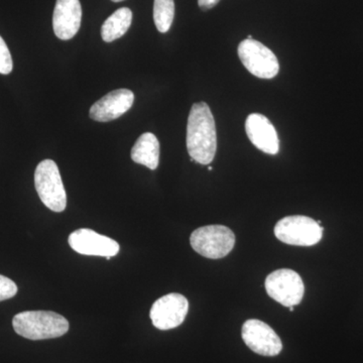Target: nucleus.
Instances as JSON below:
<instances>
[{"mask_svg": "<svg viewBox=\"0 0 363 363\" xmlns=\"http://www.w3.org/2000/svg\"><path fill=\"white\" fill-rule=\"evenodd\" d=\"M187 150L192 161L201 164H209L216 155V124L205 102L193 104L189 114Z\"/></svg>", "mask_w": 363, "mask_h": 363, "instance_id": "obj_1", "label": "nucleus"}, {"mask_svg": "<svg viewBox=\"0 0 363 363\" xmlns=\"http://www.w3.org/2000/svg\"><path fill=\"white\" fill-rule=\"evenodd\" d=\"M13 326L18 335L30 340H45L65 335L69 322L58 313L26 311L13 317Z\"/></svg>", "mask_w": 363, "mask_h": 363, "instance_id": "obj_2", "label": "nucleus"}, {"mask_svg": "<svg viewBox=\"0 0 363 363\" xmlns=\"http://www.w3.org/2000/svg\"><path fill=\"white\" fill-rule=\"evenodd\" d=\"M35 187L45 207L54 212H63L66 209V191L56 162L45 160L38 164Z\"/></svg>", "mask_w": 363, "mask_h": 363, "instance_id": "obj_3", "label": "nucleus"}, {"mask_svg": "<svg viewBox=\"0 0 363 363\" xmlns=\"http://www.w3.org/2000/svg\"><path fill=\"white\" fill-rule=\"evenodd\" d=\"M191 247L207 259H219L230 253L235 245V235L228 227L208 225L191 234Z\"/></svg>", "mask_w": 363, "mask_h": 363, "instance_id": "obj_4", "label": "nucleus"}, {"mask_svg": "<svg viewBox=\"0 0 363 363\" xmlns=\"http://www.w3.org/2000/svg\"><path fill=\"white\" fill-rule=\"evenodd\" d=\"M324 228L307 216H288L274 226V235L281 242L297 247H312L323 236Z\"/></svg>", "mask_w": 363, "mask_h": 363, "instance_id": "obj_5", "label": "nucleus"}, {"mask_svg": "<svg viewBox=\"0 0 363 363\" xmlns=\"http://www.w3.org/2000/svg\"><path fill=\"white\" fill-rule=\"evenodd\" d=\"M238 56L248 72L260 79L278 75L279 65L276 55L259 40H245L238 45Z\"/></svg>", "mask_w": 363, "mask_h": 363, "instance_id": "obj_6", "label": "nucleus"}, {"mask_svg": "<svg viewBox=\"0 0 363 363\" xmlns=\"http://www.w3.org/2000/svg\"><path fill=\"white\" fill-rule=\"evenodd\" d=\"M267 295L286 307L300 304L304 297L305 286L297 272L289 269L272 272L266 279Z\"/></svg>", "mask_w": 363, "mask_h": 363, "instance_id": "obj_7", "label": "nucleus"}, {"mask_svg": "<svg viewBox=\"0 0 363 363\" xmlns=\"http://www.w3.org/2000/svg\"><path fill=\"white\" fill-rule=\"evenodd\" d=\"M189 302L181 294L172 293L157 298L150 309L152 324L160 330H171L185 321Z\"/></svg>", "mask_w": 363, "mask_h": 363, "instance_id": "obj_8", "label": "nucleus"}, {"mask_svg": "<svg viewBox=\"0 0 363 363\" xmlns=\"http://www.w3.org/2000/svg\"><path fill=\"white\" fill-rule=\"evenodd\" d=\"M241 336L250 350L262 357H277L283 350V343L278 334L259 320H247L243 324Z\"/></svg>", "mask_w": 363, "mask_h": 363, "instance_id": "obj_9", "label": "nucleus"}, {"mask_svg": "<svg viewBox=\"0 0 363 363\" xmlns=\"http://www.w3.org/2000/svg\"><path fill=\"white\" fill-rule=\"evenodd\" d=\"M68 241L72 250L83 255L113 257L121 250L116 240L88 228L74 231L69 236Z\"/></svg>", "mask_w": 363, "mask_h": 363, "instance_id": "obj_10", "label": "nucleus"}, {"mask_svg": "<svg viewBox=\"0 0 363 363\" xmlns=\"http://www.w3.org/2000/svg\"><path fill=\"white\" fill-rule=\"evenodd\" d=\"M133 101H135V94L133 91L128 89L111 91L91 106L90 118L99 123L114 121L130 111Z\"/></svg>", "mask_w": 363, "mask_h": 363, "instance_id": "obj_11", "label": "nucleus"}, {"mask_svg": "<svg viewBox=\"0 0 363 363\" xmlns=\"http://www.w3.org/2000/svg\"><path fill=\"white\" fill-rule=\"evenodd\" d=\"M82 20V7L79 0H57L52 16L54 33L60 40L73 39Z\"/></svg>", "mask_w": 363, "mask_h": 363, "instance_id": "obj_12", "label": "nucleus"}, {"mask_svg": "<svg viewBox=\"0 0 363 363\" xmlns=\"http://www.w3.org/2000/svg\"><path fill=\"white\" fill-rule=\"evenodd\" d=\"M245 131L255 147L269 155H277L279 150V140L276 128L266 116L252 113L245 121Z\"/></svg>", "mask_w": 363, "mask_h": 363, "instance_id": "obj_13", "label": "nucleus"}, {"mask_svg": "<svg viewBox=\"0 0 363 363\" xmlns=\"http://www.w3.org/2000/svg\"><path fill=\"white\" fill-rule=\"evenodd\" d=\"M130 156L136 164L156 169L160 162V143L157 136L150 133L140 135L131 150Z\"/></svg>", "mask_w": 363, "mask_h": 363, "instance_id": "obj_14", "label": "nucleus"}, {"mask_svg": "<svg viewBox=\"0 0 363 363\" xmlns=\"http://www.w3.org/2000/svg\"><path fill=\"white\" fill-rule=\"evenodd\" d=\"M131 21L133 13L128 7L117 9L102 25V39L104 42L111 43L123 37L130 28Z\"/></svg>", "mask_w": 363, "mask_h": 363, "instance_id": "obj_15", "label": "nucleus"}, {"mask_svg": "<svg viewBox=\"0 0 363 363\" xmlns=\"http://www.w3.org/2000/svg\"><path fill=\"white\" fill-rule=\"evenodd\" d=\"M175 18L174 0H155L154 21L160 33L169 32Z\"/></svg>", "mask_w": 363, "mask_h": 363, "instance_id": "obj_16", "label": "nucleus"}, {"mask_svg": "<svg viewBox=\"0 0 363 363\" xmlns=\"http://www.w3.org/2000/svg\"><path fill=\"white\" fill-rule=\"evenodd\" d=\"M13 63L11 52H9L6 42L0 35V74L9 75L13 71Z\"/></svg>", "mask_w": 363, "mask_h": 363, "instance_id": "obj_17", "label": "nucleus"}, {"mask_svg": "<svg viewBox=\"0 0 363 363\" xmlns=\"http://www.w3.org/2000/svg\"><path fill=\"white\" fill-rule=\"evenodd\" d=\"M18 294V286L13 279L0 274V302L9 300Z\"/></svg>", "mask_w": 363, "mask_h": 363, "instance_id": "obj_18", "label": "nucleus"}, {"mask_svg": "<svg viewBox=\"0 0 363 363\" xmlns=\"http://www.w3.org/2000/svg\"><path fill=\"white\" fill-rule=\"evenodd\" d=\"M220 0H198L200 9L203 11H208V9H213Z\"/></svg>", "mask_w": 363, "mask_h": 363, "instance_id": "obj_19", "label": "nucleus"}, {"mask_svg": "<svg viewBox=\"0 0 363 363\" xmlns=\"http://www.w3.org/2000/svg\"><path fill=\"white\" fill-rule=\"evenodd\" d=\"M289 310H290L291 312H294V310H295V308H294V307H289Z\"/></svg>", "mask_w": 363, "mask_h": 363, "instance_id": "obj_20", "label": "nucleus"}, {"mask_svg": "<svg viewBox=\"0 0 363 363\" xmlns=\"http://www.w3.org/2000/svg\"><path fill=\"white\" fill-rule=\"evenodd\" d=\"M112 1H113V2H121V1H123V0H112Z\"/></svg>", "mask_w": 363, "mask_h": 363, "instance_id": "obj_21", "label": "nucleus"}]
</instances>
